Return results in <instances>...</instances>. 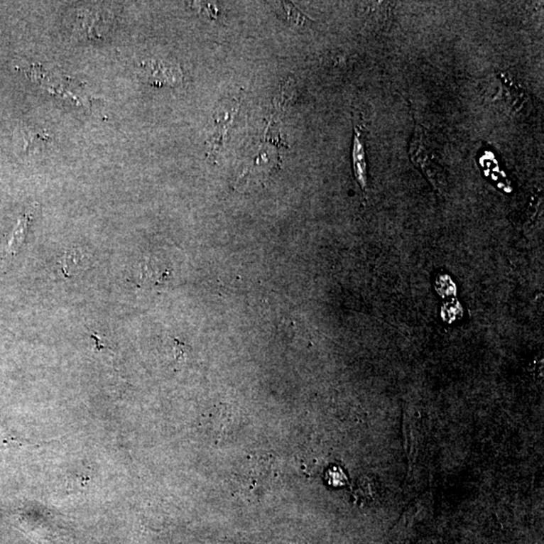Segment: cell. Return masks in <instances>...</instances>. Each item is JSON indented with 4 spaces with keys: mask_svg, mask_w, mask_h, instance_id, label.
Segmentation results:
<instances>
[{
    "mask_svg": "<svg viewBox=\"0 0 544 544\" xmlns=\"http://www.w3.org/2000/svg\"><path fill=\"white\" fill-rule=\"evenodd\" d=\"M409 156L413 165L427 177L433 187L437 192H444L447 187L444 170L437 163L435 151L420 125H415V134L409 146Z\"/></svg>",
    "mask_w": 544,
    "mask_h": 544,
    "instance_id": "6da1fadb",
    "label": "cell"
},
{
    "mask_svg": "<svg viewBox=\"0 0 544 544\" xmlns=\"http://www.w3.org/2000/svg\"><path fill=\"white\" fill-rule=\"evenodd\" d=\"M241 99L238 97H228L219 103L214 111L210 134L207 138V158L212 163H216L217 156L224 148L228 130L234 121L239 110Z\"/></svg>",
    "mask_w": 544,
    "mask_h": 544,
    "instance_id": "7a4b0ae2",
    "label": "cell"
},
{
    "mask_svg": "<svg viewBox=\"0 0 544 544\" xmlns=\"http://www.w3.org/2000/svg\"><path fill=\"white\" fill-rule=\"evenodd\" d=\"M352 163L354 175H355V179L357 180L359 187H361L364 199H366V192H367L368 189L367 161H366L363 132L357 126L354 129Z\"/></svg>",
    "mask_w": 544,
    "mask_h": 544,
    "instance_id": "3957f363",
    "label": "cell"
},
{
    "mask_svg": "<svg viewBox=\"0 0 544 544\" xmlns=\"http://www.w3.org/2000/svg\"><path fill=\"white\" fill-rule=\"evenodd\" d=\"M148 71L149 81L158 85H175L183 80V74L179 67L165 62H148Z\"/></svg>",
    "mask_w": 544,
    "mask_h": 544,
    "instance_id": "277c9868",
    "label": "cell"
},
{
    "mask_svg": "<svg viewBox=\"0 0 544 544\" xmlns=\"http://www.w3.org/2000/svg\"><path fill=\"white\" fill-rule=\"evenodd\" d=\"M28 223H30V219L26 216H23L19 219L18 226L13 230L11 240H9V244H7V254L11 255L18 254L19 248L25 242Z\"/></svg>",
    "mask_w": 544,
    "mask_h": 544,
    "instance_id": "5b68a950",
    "label": "cell"
},
{
    "mask_svg": "<svg viewBox=\"0 0 544 544\" xmlns=\"http://www.w3.org/2000/svg\"><path fill=\"white\" fill-rule=\"evenodd\" d=\"M281 4L283 6V11H285V13L290 23L297 26H305L312 21L305 14L302 13V11H298L291 2L281 1Z\"/></svg>",
    "mask_w": 544,
    "mask_h": 544,
    "instance_id": "8992f818",
    "label": "cell"
},
{
    "mask_svg": "<svg viewBox=\"0 0 544 544\" xmlns=\"http://www.w3.org/2000/svg\"><path fill=\"white\" fill-rule=\"evenodd\" d=\"M83 266V256L78 250H71L65 254L62 260V271L67 272L68 276H71V272L75 269Z\"/></svg>",
    "mask_w": 544,
    "mask_h": 544,
    "instance_id": "52a82bcc",
    "label": "cell"
},
{
    "mask_svg": "<svg viewBox=\"0 0 544 544\" xmlns=\"http://www.w3.org/2000/svg\"><path fill=\"white\" fill-rule=\"evenodd\" d=\"M192 7L198 9L199 13L205 14L208 16L209 18H216L217 11L216 6L210 4V2H192Z\"/></svg>",
    "mask_w": 544,
    "mask_h": 544,
    "instance_id": "ba28073f",
    "label": "cell"
},
{
    "mask_svg": "<svg viewBox=\"0 0 544 544\" xmlns=\"http://www.w3.org/2000/svg\"><path fill=\"white\" fill-rule=\"evenodd\" d=\"M91 337H92V338L95 339V340H96V346H97L98 349L105 348L104 343H103V341H104L105 339L103 338V337L98 336V334H91Z\"/></svg>",
    "mask_w": 544,
    "mask_h": 544,
    "instance_id": "9c48e42d",
    "label": "cell"
}]
</instances>
